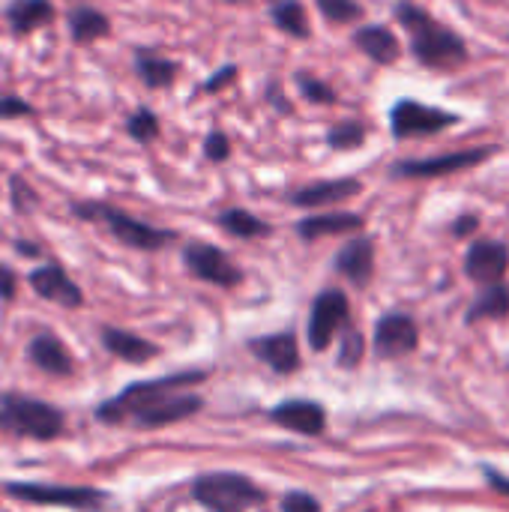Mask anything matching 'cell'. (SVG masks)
<instances>
[{"instance_id":"ab89813d","label":"cell","mask_w":509,"mask_h":512,"mask_svg":"<svg viewBox=\"0 0 509 512\" xmlns=\"http://www.w3.org/2000/svg\"><path fill=\"white\" fill-rule=\"evenodd\" d=\"M477 228H480V216H477V213H462V216L453 222L450 231H453V237H471Z\"/></svg>"},{"instance_id":"7c38bea8","label":"cell","mask_w":509,"mask_h":512,"mask_svg":"<svg viewBox=\"0 0 509 512\" xmlns=\"http://www.w3.org/2000/svg\"><path fill=\"white\" fill-rule=\"evenodd\" d=\"M509 267V249L501 240H477L471 243L465 255V273L468 279L480 285H498Z\"/></svg>"},{"instance_id":"e0dca14e","label":"cell","mask_w":509,"mask_h":512,"mask_svg":"<svg viewBox=\"0 0 509 512\" xmlns=\"http://www.w3.org/2000/svg\"><path fill=\"white\" fill-rule=\"evenodd\" d=\"M132 66H135L138 81L147 90H168V87H174V81L180 75V63L177 60H171V57H165V54H159V51H153L147 45L135 48Z\"/></svg>"},{"instance_id":"8992f818","label":"cell","mask_w":509,"mask_h":512,"mask_svg":"<svg viewBox=\"0 0 509 512\" xmlns=\"http://www.w3.org/2000/svg\"><path fill=\"white\" fill-rule=\"evenodd\" d=\"M462 123V114L444 111L417 99H399L390 108V132L396 141H411V138H432L444 129H453Z\"/></svg>"},{"instance_id":"f35d334b","label":"cell","mask_w":509,"mask_h":512,"mask_svg":"<svg viewBox=\"0 0 509 512\" xmlns=\"http://www.w3.org/2000/svg\"><path fill=\"white\" fill-rule=\"evenodd\" d=\"M282 512H321V504L306 492H288L282 498Z\"/></svg>"},{"instance_id":"52a82bcc","label":"cell","mask_w":509,"mask_h":512,"mask_svg":"<svg viewBox=\"0 0 509 512\" xmlns=\"http://www.w3.org/2000/svg\"><path fill=\"white\" fill-rule=\"evenodd\" d=\"M492 153H495V147L486 144V147H468V150L438 153V156H426V159H399V162H393L390 174L393 177H402V180L447 177V174H456V171H468V168L483 165Z\"/></svg>"},{"instance_id":"30bf717a","label":"cell","mask_w":509,"mask_h":512,"mask_svg":"<svg viewBox=\"0 0 509 512\" xmlns=\"http://www.w3.org/2000/svg\"><path fill=\"white\" fill-rule=\"evenodd\" d=\"M351 315L348 297L339 288H327L315 297L309 312V345L312 351H327L333 345V336L339 327H345Z\"/></svg>"},{"instance_id":"3957f363","label":"cell","mask_w":509,"mask_h":512,"mask_svg":"<svg viewBox=\"0 0 509 512\" xmlns=\"http://www.w3.org/2000/svg\"><path fill=\"white\" fill-rule=\"evenodd\" d=\"M207 381V372H195V369H186V372H177V375H165V378H156V381H138L132 387H126L123 393H117L114 399L102 402L96 408V420L102 423H123V420H132L141 408L171 396V393H183L195 384Z\"/></svg>"},{"instance_id":"836d02e7","label":"cell","mask_w":509,"mask_h":512,"mask_svg":"<svg viewBox=\"0 0 509 512\" xmlns=\"http://www.w3.org/2000/svg\"><path fill=\"white\" fill-rule=\"evenodd\" d=\"M204 156L216 165L228 162L231 159V138L222 132V129H210L207 138H204Z\"/></svg>"},{"instance_id":"5b68a950","label":"cell","mask_w":509,"mask_h":512,"mask_svg":"<svg viewBox=\"0 0 509 512\" xmlns=\"http://www.w3.org/2000/svg\"><path fill=\"white\" fill-rule=\"evenodd\" d=\"M0 429L36 441H51L63 432V414L54 405L21 396H0Z\"/></svg>"},{"instance_id":"2e32d148","label":"cell","mask_w":509,"mask_h":512,"mask_svg":"<svg viewBox=\"0 0 509 512\" xmlns=\"http://www.w3.org/2000/svg\"><path fill=\"white\" fill-rule=\"evenodd\" d=\"M354 45L378 66H393L402 57L399 36L387 24H360L354 30Z\"/></svg>"},{"instance_id":"d6a6232c","label":"cell","mask_w":509,"mask_h":512,"mask_svg":"<svg viewBox=\"0 0 509 512\" xmlns=\"http://www.w3.org/2000/svg\"><path fill=\"white\" fill-rule=\"evenodd\" d=\"M9 201H12L15 213H30L39 204V192L21 174H12L9 177Z\"/></svg>"},{"instance_id":"5bb4252c","label":"cell","mask_w":509,"mask_h":512,"mask_svg":"<svg viewBox=\"0 0 509 512\" xmlns=\"http://www.w3.org/2000/svg\"><path fill=\"white\" fill-rule=\"evenodd\" d=\"M204 408L201 396H192V393H171L147 408H141L132 423L138 429H162V426H171V423H180L192 414H198Z\"/></svg>"},{"instance_id":"e575fe53","label":"cell","mask_w":509,"mask_h":512,"mask_svg":"<svg viewBox=\"0 0 509 512\" xmlns=\"http://www.w3.org/2000/svg\"><path fill=\"white\" fill-rule=\"evenodd\" d=\"M363 360V336L357 330H345L342 336V351H339V366L354 369Z\"/></svg>"},{"instance_id":"484cf974","label":"cell","mask_w":509,"mask_h":512,"mask_svg":"<svg viewBox=\"0 0 509 512\" xmlns=\"http://www.w3.org/2000/svg\"><path fill=\"white\" fill-rule=\"evenodd\" d=\"M270 21L276 30H282L291 39H309L312 36L309 12L300 0H273L270 3Z\"/></svg>"},{"instance_id":"f546056e","label":"cell","mask_w":509,"mask_h":512,"mask_svg":"<svg viewBox=\"0 0 509 512\" xmlns=\"http://www.w3.org/2000/svg\"><path fill=\"white\" fill-rule=\"evenodd\" d=\"M126 135L132 138V141H138V144H153L159 135H162V123H159V117H156V111L153 108H147V105H141V108H135L129 117H126Z\"/></svg>"},{"instance_id":"4fadbf2b","label":"cell","mask_w":509,"mask_h":512,"mask_svg":"<svg viewBox=\"0 0 509 512\" xmlns=\"http://www.w3.org/2000/svg\"><path fill=\"white\" fill-rule=\"evenodd\" d=\"M420 342V330L414 324L411 315H384L375 327V351L378 357H405L417 348Z\"/></svg>"},{"instance_id":"7a4b0ae2","label":"cell","mask_w":509,"mask_h":512,"mask_svg":"<svg viewBox=\"0 0 509 512\" xmlns=\"http://www.w3.org/2000/svg\"><path fill=\"white\" fill-rule=\"evenodd\" d=\"M72 213L84 222H102L114 240H120L123 246L138 249V252H159L168 243H174V237H177L174 231L141 222V219L129 216L126 210H117L102 201H78V204H72Z\"/></svg>"},{"instance_id":"cb8c5ba5","label":"cell","mask_w":509,"mask_h":512,"mask_svg":"<svg viewBox=\"0 0 509 512\" xmlns=\"http://www.w3.org/2000/svg\"><path fill=\"white\" fill-rule=\"evenodd\" d=\"M27 357L33 366H39L42 372L48 375H72V357L69 351L63 348V342L57 336H36L30 345H27Z\"/></svg>"},{"instance_id":"603a6c76","label":"cell","mask_w":509,"mask_h":512,"mask_svg":"<svg viewBox=\"0 0 509 512\" xmlns=\"http://www.w3.org/2000/svg\"><path fill=\"white\" fill-rule=\"evenodd\" d=\"M366 225V219L360 213H318V216H306L297 222V234L303 240H321V237H336V234H354Z\"/></svg>"},{"instance_id":"7bdbcfd3","label":"cell","mask_w":509,"mask_h":512,"mask_svg":"<svg viewBox=\"0 0 509 512\" xmlns=\"http://www.w3.org/2000/svg\"><path fill=\"white\" fill-rule=\"evenodd\" d=\"M15 249H18V255H27V258H36V255H39V246H33V243H27V240H18Z\"/></svg>"},{"instance_id":"b9f144b4","label":"cell","mask_w":509,"mask_h":512,"mask_svg":"<svg viewBox=\"0 0 509 512\" xmlns=\"http://www.w3.org/2000/svg\"><path fill=\"white\" fill-rule=\"evenodd\" d=\"M486 483L495 489V492H501V495H509V477L504 474H498V471H492V468H486Z\"/></svg>"},{"instance_id":"1f68e13d","label":"cell","mask_w":509,"mask_h":512,"mask_svg":"<svg viewBox=\"0 0 509 512\" xmlns=\"http://www.w3.org/2000/svg\"><path fill=\"white\" fill-rule=\"evenodd\" d=\"M315 6L330 24H339V27L342 24H357V21L366 18V9L357 0H315Z\"/></svg>"},{"instance_id":"83f0119b","label":"cell","mask_w":509,"mask_h":512,"mask_svg":"<svg viewBox=\"0 0 509 512\" xmlns=\"http://www.w3.org/2000/svg\"><path fill=\"white\" fill-rule=\"evenodd\" d=\"M509 315V288L504 282L486 285V291L471 303L468 309V324L483 321V318H504Z\"/></svg>"},{"instance_id":"4316f807","label":"cell","mask_w":509,"mask_h":512,"mask_svg":"<svg viewBox=\"0 0 509 512\" xmlns=\"http://www.w3.org/2000/svg\"><path fill=\"white\" fill-rule=\"evenodd\" d=\"M216 222H219V228H222V231H228L231 237H243V240L267 237V234L273 231L264 219H258L255 213H249V210H243V207L222 210Z\"/></svg>"},{"instance_id":"ffe728a7","label":"cell","mask_w":509,"mask_h":512,"mask_svg":"<svg viewBox=\"0 0 509 512\" xmlns=\"http://www.w3.org/2000/svg\"><path fill=\"white\" fill-rule=\"evenodd\" d=\"M6 24L15 36H30L42 27H48L57 18V9L51 0H9L3 6Z\"/></svg>"},{"instance_id":"60d3db41","label":"cell","mask_w":509,"mask_h":512,"mask_svg":"<svg viewBox=\"0 0 509 512\" xmlns=\"http://www.w3.org/2000/svg\"><path fill=\"white\" fill-rule=\"evenodd\" d=\"M12 297H15V273L0 264V300H12Z\"/></svg>"},{"instance_id":"d590c367","label":"cell","mask_w":509,"mask_h":512,"mask_svg":"<svg viewBox=\"0 0 509 512\" xmlns=\"http://www.w3.org/2000/svg\"><path fill=\"white\" fill-rule=\"evenodd\" d=\"M237 78H240V69H237V63H225L222 69H216L204 84H201V93H222L225 87H231V84H237Z\"/></svg>"},{"instance_id":"4dcf8cb0","label":"cell","mask_w":509,"mask_h":512,"mask_svg":"<svg viewBox=\"0 0 509 512\" xmlns=\"http://www.w3.org/2000/svg\"><path fill=\"white\" fill-rule=\"evenodd\" d=\"M294 84H297L300 96H303L306 102H312V105H336V102H339L336 87H333L330 81H324V78L306 72V69H300V72L294 75Z\"/></svg>"},{"instance_id":"6da1fadb","label":"cell","mask_w":509,"mask_h":512,"mask_svg":"<svg viewBox=\"0 0 509 512\" xmlns=\"http://www.w3.org/2000/svg\"><path fill=\"white\" fill-rule=\"evenodd\" d=\"M393 15L402 24V30L408 33L411 54L423 69L453 72L471 60L468 42L453 27L441 24L429 9H423L411 0H402V3H396Z\"/></svg>"},{"instance_id":"8d00e7d4","label":"cell","mask_w":509,"mask_h":512,"mask_svg":"<svg viewBox=\"0 0 509 512\" xmlns=\"http://www.w3.org/2000/svg\"><path fill=\"white\" fill-rule=\"evenodd\" d=\"M33 114H36V108L27 99H21L15 93L0 96V120H18V117H33Z\"/></svg>"},{"instance_id":"44dd1931","label":"cell","mask_w":509,"mask_h":512,"mask_svg":"<svg viewBox=\"0 0 509 512\" xmlns=\"http://www.w3.org/2000/svg\"><path fill=\"white\" fill-rule=\"evenodd\" d=\"M66 30L75 45H90L111 36V18L90 3H75L66 12Z\"/></svg>"},{"instance_id":"f1b7e54d","label":"cell","mask_w":509,"mask_h":512,"mask_svg":"<svg viewBox=\"0 0 509 512\" xmlns=\"http://www.w3.org/2000/svg\"><path fill=\"white\" fill-rule=\"evenodd\" d=\"M369 138V126L363 120H342L327 129V147L330 150H357Z\"/></svg>"},{"instance_id":"ba28073f","label":"cell","mask_w":509,"mask_h":512,"mask_svg":"<svg viewBox=\"0 0 509 512\" xmlns=\"http://www.w3.org/2000/svg\"><path fill=\"white\" fill-rule=\"evenodd\" d=\"M3 492L9 498L39 504V507H75V510H99L108 495L90 486H42V483H6Z\"/></svg>"},{"instance_id":"74e56055","label":"cell","mask_w":509,"mask_h":512,"mask_svg":"<svg viewBox=\"0 0 509 512\" xmlns=\"http://www.w3.org/2000/svg\"><path fill=\"white\" fill-rule=\"evenodd\" d=\"M264 99H267V105L273 108V111H279V114H294V102L285 96V87H282V81L279 78H270L267 81V87H264Z\"/></svg>"},{"instance_id":"9a60e30c","label":"cell","mask_w":509,"mask_h":512,"mask_svg":"<svg viewBox=\"0 0 509 512\" xmlns=\"http://www.w3.org/2000/svg\"><path fill=\"white\" fill-rule=\"evenodd\" d=\"M30 288L42 297V300H51L57 306H66V309H78L84 303L81 297V288L66 276L63 267L57 264H48V267H39L30 273Z\"/></svg>"},{"instance_id":"9c48e42d","label":"cell","mask_w":509,"mask_h":512,"mask_svg":"<svg viewBox=\"0 0 509 512\" xmlns=\"http://www.w3.org/2000/svg\"><path fill=\"white\" fill-rule=\"evenodd\" d=\"M183 264L195 279L219 285V288H234L243 282V270L231 261V255H225L222 249L210 243H189L183 249Z\"/></svg>"},{"instance_id":"d4e9b609","label":"cell","mask_w":509,"mask_h":512,"mask_svg":"<svg viewBox=\"0 0 509 512\" xmlns=\"http://www.w3.org/2000/svg\"><path fill=\"white\" fill-rule=\"evenodd\" d=\"M102 342H105V348H108L114 357H120V360H126V363H147V360L159 357V348H156L153 342H147V339H141V336H132V333H126V330L105 327V330H102Z\"/></svg>"},{"instance_id":"d6986e66","label":"cell","mask_w":509,"mask_h":512,"mask_svg":"<svg viewBox=\"0 0 509 512\" xmlns=\"http://www.w3.org/2000/svg\"><path fill=\"white\" fill-rule=\"evenodd\" d=\"M252 354L264 360L273 372L291 375L300 369V348L294 333H276V336H261L252 342Z\"/></svg>"},{"instance_id":"7402d4cb","label":"cell","mask_w":509,"mask_h":512,"mask_svg":"<svg viewBox=\"0 0 509 512\" xmlns=\"http://www.w3.org/2000/svg\"><path fill=\"white\" fill-rule=\"evenodd\" d=\"M273 420L282 429L297 432V435H321L324 432V423H327V414H324V408L318 402L297 399V402H282L273 411Z\"/></svg>"},{"instance_id":"8fae6325","label":"cell","mask_w":509,"mask_h":512,"mask_svg":"<svg viewBox=\"0 0 509 512\" xmlns=\"http://www.w3.org/2000/svg\"><path fill=\"white\" fill-rule=\"evenodd\" d=\"M363 192V183L357 177H336V180H315L306 183L294 192H288V201L294 207L303 210H315V207H333L342 201H351Z\"/></svg>"},{"instance_id":"ac0fdd59","label":"cell","mask_w":509,"mask_h":512,"mask_svg":"<svg viewBox=\"0 0 509 512\" xmlns=\"http://www.w3.org/2000/svg\"><path fill=\"white\" fill-rule=\"evenodd\" d=\"M336 270L357 288L369 285V279L375 273V243L369 237L348 240L336 255Z\"/></svg>"},{"instance_id":"ee69618b","label":"cell","mask_w":509,"mask_h":512,"mask_svg":"<svg viewBox=\"0 0 509 512\" xmlns=\"http://www.w3.org/2000/svg\"><path fill=\"white\" fill-rule=\"evenodd\" d=\"M219 3H228V6H237V3H246V0H219Z\"/></svg>"},{"instance_id":"277c9868","label":"cell","mask_w":509,"mask_h":512,"mask_svg":"<svg viewBox=\"0 0 509 512\" xmlns=\"http://www.w3.org/2000/svg\"><path fill=\"white\" fill-rule=\"evenodd\" d=\"M192 498L210 512H246L264 501V492L249 477L216 471L195 477Z\"/></svg>"}]
</instances>
